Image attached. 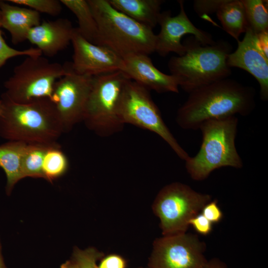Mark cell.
Listing matches in <instances>:
<instances>
[{
  "mask_svg": "<svg viewBox=\"0 0 268 268\" xmlns=\"http://www.w3.org/2000/svg\"><path fill=\"white\" fill-rule=\"evenodd\" d=\"M255 89L228 78L201 86L189 93L178 109L176 121L186 130H199L203 122L250 115L256 107Z\"/></svg>",
  "mask_w": 268,
  "mask_h": 268,
  "instance_id": "6da1fadb",
  "label": "cell"
},
{
  "mask_svg": "<svg viewBox=\"0 0 268 268\" xmlns=\"http://www.w3.org/2000/svg\"><path fill=\"white\" fill-rule=\"evenodd\" d=\"M0 114V136L26 144L57 142L64 133L55 107L48 98L18 103L3 94Z\"/></svg>",
  "mask_w": 268,
  "mask_h": 268,
  "instance_id": "7a4b0ae2",
  "label": "cell"
},
{
  "mask_svg": "<svg viewBox=\"0 0 268 268\" xmlns=\"http://www.w3.org/2000/svg\"><path fill=\"white\" fill-rule=\"evenodd\" d=\"M191 38L184 42L185 54L172 57L168 64L171 74L188 93L231 74L227 63L232 50L229 43L220 40L212 45H203L193 36Z\"/></svg>",
  "mask_w": 268,
  "mask_h": 268,
  "instance_id": "3957f363",
  "label": "cell"
},
{
  "mask_svg": "<svg viewBox=\"0 0 268 268\" xmlns=\"http://www.w3.org/2000/svg\"><path fill=\"white\" fill-rule=\"evenodd\" d=\"M238 125L236 116L210 120L201 124L200 150L185 161L186 171L193 180H204L213 171L222 167H243L235 145Z\"/></svg>",
  "mask_w": 268,
  "mask_h": 268,
  "instance_id": "277c9868",
  "label": "cell"
},
{
  "mask_svg": "<svg viewBox=\"0 0 268 268\" xmlns=\"http://www.w3.org/2000/svg\"><path fill=\"white\" fill-rule=\"evenodd\" d=\"M96 21L97 45L105 46L122 58L134 54L155 52L156 35L113 7L108 0H87Z\"/></svg>",
  "mask_w": 268,
  "mask_h": 268,
  "instance_id": "5b68a950",
  "label": "cell"
},
{
  "mask_svg": "<svg viewBox=\"0 0 268 268\" xmlns=\"http://www.w3.org/2000/svg\"><path fill=\"white\" fill-rule=\"evenodd\" d=\"M130 79L118 70L93 77L82 122L98 135L107 137L122 131L120 106L125 86Z\"/></svg>",
  "mask_w": 268,
  "mask_h": 268,
  "instance_id": "8992f818",
  "label": "cell"
},
{
  "mask_svg": "<svg viewBox=\"0 0 268 268\" xmlns=\"http://www.w3.org/2000/svg\"><path fill=\"white\" fill-rule=\"evenodd\" d=\"M67 72V64L50 62L42 55L26 56L4 82L3 94L18 103L40 98L50 99L55 83Z\"/></svg>",
  "mask_w": 268,
  "mask_h": 268,
  "instance_id": "52a82bcc",
  "label": "cell"
},
{
  "mask_svg": "<svg viewBox=\"0 0 268 268\" xmlns=\"http://www.w3.org/2000/svg\"><path fill=\"white\" fill-rule=\"evenodd\" d=\"M212 200L211 195L198 192L189 185L173 182L163 187L152 205L163 236L186 233L190 220Z\"/></svg>",
  "mask_w": 268,
  "mask_h": 268,
  "instance_id": "ba28073f",
  "label": "cell"
},
{
  "mask_svg": "<svg viewBox=\"0 0 268 268\" xmlns=\"http://www.w3.org/2000/svg\"><path fill=\"white\" fill-rule=\"evenodd\" d=\"M119 113L124 125H133L156 134L182 160L186 161L190 157L164 123L149 90L145 87L129 79L124 87Z\"/></svg>",
  "mask_w": 268,
  "mask_h": 268,
  "instance_id": "9c48e42d",
  "label": "cell"
},
{
  "mask_svg": "<svg viewBox=\"0 0 268 268\" xmlns=\"http://www.w3.org/2000/svg\"><path fill=\"white\" fill-rule=\"evenodd\" d=\"M205 245L197 235L185 233L163 236L154 242L150 268H207Z\"/></svg>",
  "mask_w": 268,
  "mask_h": 268,
  "instance_id": "30bf717a",
  "label": "cell"
},
{
  "mask_svg": "<svg viewBox=\"0 0 268 268\" xmlns=\"http://www.w3.org/2000/svg\"><path fill=\"white\" fill-rule=\"evenodd\" d=\"M67 64V72L56 81L50 98L64 133L82 122L93 77L78 74Z\"/></svg>",
  "mask_w": 268,
  "mask_h": 268,
  "instance_id": "8fae6325",
  "label": "cell"
},
{
  "mask_svg": "<svg viewBox=\"0 0 268 268\" xmlns=\"http://www.w3.org/2000/svg\"><path fill=\"white\" fill-rule=\"evenodd\" d=\"M180 12L172 16L170 10L161 12L158 24L160 26L159 33L156 35L155 52L165 57L171 52L178 56L184 55L186 46L181 43L184 36L191 34L203 45H211L213 41L210 34L197 28L188 17L184 8V1L179 0Z\"/></svg>",
  "mask_w": 268,
  "mask_h": 268,
  "instance_id": "7c38bea8",
  "label": "cell"
},
{
  "mask_svg": "<svg viewBox=\"0 0 268 268\" xmlns=\"http://www.w3.org/2000/svg\"><path fill=\"white\" fill-rule=\"evenodd\" d=\"M71 43L73 48L72 69L77 73L95 76L122 71L123 59L110 49L85 39L74 28Z\"/></svg>",
  "mask_w": 268,
  "mask_h": 268,
  "instance_id": "4fadbf2b",
  "label": "cell"
},
{
  "mask_svg": "<svg viewBox=\"0 0 268 268\" xmlns=\"http://www.w3.org/2000/svg\"><path fill=\"white\" fill-rule=\"evenodd\" d=\"M236 50L230 53L227 63L229 67L244 69L252 74L260 87V97L268 99V57L259 46L257 35L248 28L241 41H238Z\"/></svg>",
  "mask_w": 268,
  "mask_h": 268,
  "instance_id": "5bb4252c",
  "label": "cell"
},
{
  "mask_svg": "<svg viewBox=\"0 0 268 268\" xmlns=\"http://www.w3.org/2000/svg\"><path fill=\"white\" fill-rule=\"evenodd\" d=\"M122 69L129 78L145 87L159 93L179 92L177 78L157 69L148 55L134 54L123 58Z\"/></svg>",
  "mask_w": 268,
  "mask_h": 268,
  "instance_id": "9a60e30c",
  "label": "cell"
},
{
  "mask_svg": "<svg viewBox=\"0 0 268 268\" xmlns=\"http://www.w3.org/2000/svg\"><path fill=\"white\" fill-rule=\"evenodd\" d=\"M74 29L67 18L44 21L30 30L27 40L36 45L42 54L53 57L71 43Z\"/></svg>",
  "mask_w": 268,
  "mask_h": 268,
  "instance_id": "2e32d148",
  "label": "cell"
},
{
  "mask_svg": "<svg viewBox=\"0 0 268 268\" xmlns=\"http://www.w3.org/2000/svg\"><path fill=\"white\" fill-rule=\"evenodd\" d=\"M1 27L10 33L12 43L18 44L27 40L30 30L39 25L40 13L30 8L10 4L0 0Z\"/></svg>",
  "mask_w": 268,
  "mask_h": 268,
  "instance_id": "e0dca14e",
  "label": "cell"
},
{
  "mask_svg": "<svg viewBox=\"0 0 268 268\" xmlns=\"http://www.w3.org/2000/svg\"><path fill=\"white\" fill-rule=\"evenodd\" d=\"M119 11L153 29L158 24L161 0H108Z\"/></svg>",
  "mask_w": 268,
  "mask_h": 268,
  "instance_id": "ac0fdd59",
  "label": "cell"
},
{
  "mask_svg": "<svg viewBox=\"0 0 268 268\" xmlns=\"http://www.w3.org/2000/svg\"><path fill=\"white\" fill-rule=\"evenodd\" d=\"M27 144L8 141L0 145V167L6 177V193L9 195L15 185L23 178L22 161Z\"/></svg>",
  "mask_w": 268,
  "mask_h": 268,
  "instance_id": "d6986e66",
  "label": "cell"
},
{
  "mask_svg": "<svg viewBox=\"0 0 268 268\" xmlns=\"http://www.w3.org/2000/svg\"><path fill=\"white\" fill-rule=\"evenodd\" d=\"M223 29L237 41L248 28L242 0H227L216 13Z\"/></svg>",
  "mask_w": 268,
  "mask_h": 268,
  "instance_id": "ffe728a7",
  "label": "cell"
},
{
  "mask_svg": "<svg viewBox=\"0 0 268 268\" xmlns=\"http://www.w3.org/2000/svg\"><path fill=\"white\" fill-rule=\"evenodd\" d=\"M76 16L79 34L86 40L97 45L98 30L96 21L87 0H60Z\"/></svg>",
  "mask_w": 268,
  "mask_h": 268,
  "instance_id": "44dd1931",
  "label": "cell"
},
{
  "mask_svg": "<svg viewBox=\"0 0 268 268\" xmlns=\"http://www.w3.org/2000/svg\"><path fill=\"white\" fill-rule=\"evenodd\" d=\"M52 144L54 143L27 144L22 161L23 178L25 177L44 178L43 173L44 158L47 149Z\"/></svg>",
  "mask_w": 268,
  "mask_h": 268,
  "instance_id": "7402d4cb",
  "label": "cell"
},
{
  "mask_svg": "<svg viewBox=\"0 0 268 268\" xmlns=\"http://www.w3.org/2000/svg\"><path fill=\"white\" fill-rule=\"evenodd\" d=\"M68 160L58 142L47 149L43 160L44 179L51 182L63 175L68 167Z\"/></svg>",
  "mask_w": 268,
  "mask_h": 268,
  "instance_id": "603a6c76",
  "label": "cell"
},
{
  "mask_svg": "<svg viewBox=\"0 0 268 268\" xmlns=\"http://www.w3.org/2000/svg\"><path fill=\"white\" fill-rule=\"evenodd\" d=\"M248 28L256 34L268 31V0H242Z\"/></svg>",
  "mask_w": 268,
  "mask_h": 268,
  "instance_id": "cb8c5ba5",
  "label": "cell"
},
{
  "mask_svg": "<svg viewBox=\"0 0 268 268\" xmlns=\"http://www.w3.org/2000/svg\"><path fill=\"white\" fill-rule=\"evenodd\" d=\"M8 2L20 6H26L36 11L57 16L62 10V4L59 0H9Z\"/></svg>",
  "mask_w": 268,
  "mask_h": 268,
  "instance_id": "d4e9b609",
  "label": "cell"
},
{
  "mask_svg": "<svg viewBox=\"0 0 268 268\" xmlns=\"http://www.w3.org/2000/svg\"><path fill=\"white\" fill-rule=\"evenodd\" d=\"M1 13L0 11V68L9 59L17 56L42 55L41 51L37 48H30L25 50H16L10 47L3 39L1 31Z\"/></svg>",
  "mask_w": 268,
  "mask_h": 268,
  "instance_id": "484cf974",
  "label": "cell"
},
{
  "mask_svg": "<svg viewBox=\"0 0 268 268\" xmlns=\"http://www.w3.org/2000/svg\"><path fill=\"white\" fill-rule=\"evenodd\" d=\"M103 255L93 248L85 250L77 248L74 251L73 262L77 268H98L96 262Z\"/></svg>",
  "mask_w": 268,
  "mask_h": 268,
  "instance_id": "4316f807",
  "label": "cell"
},
{
  "mask_svg": "<svg viewBox=\"0 0 268 268\" xmlns=\"http://www.w3.org/2000/svg\"><path fill=\"white\" fill-rule=\"evenodd\" d=\"M227 0H195L194 1L195 11L200 16L217 12Z\"/></svg>",
  "mask_w": 268,
  "mask_h": 268,
  "instance_id": "83f0119b",
  "label": "cell"
},
{
  "mask_svg": "<svg viewBox=\"0 0 268 268\" xmlns=\"http://www.w3.org/2000/svg\"><path fill=\"white\" fill-rule=\"evenodd\" d=\"M201 213L212 224L218 223L223 218V213L215 200L206 203Z\"/></svg>",
  "mask_w": 268,
  "mask_h": 268,
  "instance_id": "f1b7e54d",
  "label": "cell"
},
{
  "mask_svg": "<svg viewBox=\"0 0 268 268\" xmlns=\"http://www.w3.org/2000/svg\"><path fill=\"white\" fill-rule=\"evenodd\" d=\"M194 229L199 233L203 235L210 234L212 230V223L201 213L192 218L189 222Z\"/></svg>",
  "mask_w": 268,
  "mask_h": 268,
  "instance_id": "f546056e",
  "label": "cell"
},
{
  "mask_svg": "<svg viewBox=\"0 0 268 268\" xmlns=\"http://www.w3.org/2000/svg\"><path fill=\"white\" fill-rule=\"evenodd\" d=\"M126 262L122 257L110 254L101 260L98 268H126Z\"/></svg>",
  "mask_w": 268,
  "mask_h": 268,
  "instance_id": "4dcf8cb0",
  "label": "cell"
},
{
  "mask_svg": "<svg viewBox=\"0 0 268 268\" xmlns=\"http://www.w3.org/2000/svg\"><path fill=\"white\" fill-rule=\"evenodd\" d=\"M256 35L259 47L263 53L268 57V31Z\"/></svg>",
  "mask_w": 268,
  "mask_h": 268,
  "instance_id": "1f68e13d",
  "label": "cell"
},
{
  "mask_svg": "<svg viewBox=\"0 0 268 268\" xmlns=\"http://www.w3.org/2000/svg\"><path fill=\"white\" fill-rule=\"evenodd\" d=\"M207 268H226V265L216 259L208 261Z\"/></svg>",
  "mask_w": 268,
  "mask_h": 268,
  "instance_id": "d6a6232c",
  "label": "cell"
},
{
  "mask_svg": "<svg viewBox=\"0 0 268 268\" xmlns=\"http://www.w3.org/2000/svg\"><path fill=\"white\" fill-rule=\"evenodd\" d=\"M62 268H77L73 262H67L64 264Z\"/></svg>",
  "mask_w": 268,
  "mask_h": 268,
  "instance_id": "836d02e7",
  "label": "cell"
},
{
  "mask_svg": "<svg viewBox=\"0 0 268 268\" xmlns=\"http://www.w3.org/2000/svg\"><path fill=\"white\" fill-rule=\"evenodd\" d=\"M0 268H6L2 259L1 252V245L0 242Z\"/></svg>",
  "mask_w": 268,
  "mask_h": 268,
  "instance_id": "e575fe53",
  "label": "cell"
},
{
  "mask_svg": "<svg viewBox=\"0 0 268 268\" xmlns=\"http://www.w3.org/2000/svg\"><path fill=\"white\" fill-rule=\"evenodd\" d=\"M1 108H2V103H1V100L0 99V114L1 111Z\"/></svg>",
  "mask_w": 268,
  "mask_h": 268,
  "instance_id": "d590c367",
  "label": "cell"
}]
</instances>
